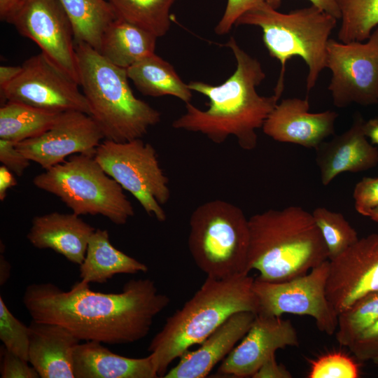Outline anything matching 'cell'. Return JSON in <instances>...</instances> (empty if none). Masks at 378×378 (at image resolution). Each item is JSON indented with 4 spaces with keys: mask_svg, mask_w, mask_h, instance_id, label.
Segmentation results:
<instances>
[{
    "mask_svg": "<svg viewBox=\"0 0 378 378\" xmlns=\"http://www.w3.org/2000/svg\"><path fill=\"white\" fill-rule=\"evenodd\" d=\"M78 84L90 115L104 139L126 142L141 139L160 122V113L133 93L127 71L85 43H76Z\"/></svg>",
    "mask_w": 378,
    "mask_h": 378,
    "instance_id": "obj_5",
    "label": "cell"
},
{
    "mask_svg": "<svg viewBox=\"0 0 378 378\" xmlns=\"http://www.w3.org/2000/svg\"><path fill=\"white\" fill-rule=\"evenodd\" d=\"M326 68L332 71L328 90L336 107L378 104V26L366 42L330 38Z\"/></svg>",
    "mask_w": 378,
    "mask_h": 378,
    "instance_id": "obj_11",
    "label": "cell"
},
{
    "mask_svg": "<svg viewBox=\"0 0 378 378\" xmlns=\"http://www.w3.org/2000/svg\"><path fill=\"white\" fill-rule=\"evenodd\" d=\"M353 198L356 211L368 217L378 207V177L364 176L356 184Z\"/></svg>",
    "mask_w": 378,
    "mask_h": 378,
    "instance_id": "obj_34",
    "label": "cell"
},
{
    "mask_svg": "<svg viewBox=\"0 0 378 378\" xmlns=\"http://www.w3.org/2000/svg\"><path fill=\"white\" fill-rule=\"evenodd\" d=\"M256 314L244 311L234 314L200 344L186 351L176 365L167 370L165 378H203L222 361L251 328Z\"/></svg>",
    "mask_w": 378,
    "mask_h": 378,
    "instance_id": "obj_19",
    "label": "cell"
},
{
    "mask_svg": "<svg viewBox=\"0 0 378 378\" xmlns=\"http://www.w3.org/2000/svg\"><path fill=\"white\" fill-rule=\"evenodd\" d=\"M299 343L290 320L256 314L248 331L222 360L217 372L227 377H252L276 350L298 346Z\"/></svg>",
    "mask_w": 378,
    "mask_h": 378,
    "instance_id": "obj_16",
    "label": "cell"
},
{
    "mask_svg": "<svg viewBox=\"0 0 378 378\" xmlns=\"http://www.w3.org/2000/svg\"><path fill=\"white\" fill-rule=\"evenodd\" d=\"M262 1L265 0H227L223 15L215 27V32L219 35L228 33L242 14Z\"/></svg>",
    "mask_w": 378,
    "mask_h": 378,
    "instance_id": "obj_37",
    "label": "cell"
},
{
    "mask_svg": "<svg viewBox=\"0 0 378 378\" xmlns=\"http://www.w3.org/2000/svg\"><path fill=\"white\" fill-rule=\"evenodd\" d=\"M79 86L41 52L26 59L15 78L0 88L1 104L13 101L52 112L77 111L90 115Z\"/></svg>",
    "mask_w": 378,
    "mask_h": 378,
    "instance_id": "obj_12",
    "label": "cell"
},
{
    "mask_svg": "<svg viewBox=\"0 0 378 378\" xmlns=\"http://www.w3.org/2000/svg\"><path fill=\"white\" fill-rule=\"evenodd\" d=\"M328 270L329 261L326 260L308 273L287 281L272 282L256 277L253 290L258 302L257 314L309 316L315 320L320 331L334 335L338 314L326 294Z\"/></svg>",
    "mask_w": 378,
    "mask_h": 378,
    "instance_id": "obj_10",
    "label": "cell"
},
{
    "mask_svg": "<svg viewBox=\"0 0 378 378\" xmlns=\"http://www.w3.org/2000/svg\"><path fill=\"white\" fill-rule=\"evenodd\" d=\"M176 0H108L118 18L162 37L171 26L170 9Z\"/></svg>",
    "mask_w": 378,
    "mask_h": 378,
    "instance_id": "obj_28",
    "label": "cell"
},
{
    "mask_svg": "<svg viewBox=\"0 0 378 378\" xmlns=\"http://www.w3.org/2000/svg\"><path fill=\"white\" fill-rule=\"evenodd\" d=\"M127 76L143 94L151 97L172 95L189 103L192 90L173 66L153 53L126 69Z\"/></svg>",
    "mask_w": 378,
    "mask_h": 378,
    "instance_id": "obj_25",
    "label": "cell"
},
{
    "mask_svg": "<svg viewBox=\"0 0 378 378\" xmlns=\"http://www.w3.org/2000/svg\"><path fill=\"white\" fill-rule=\"evenodd\" d=\"M157 38L151 32L117 18L104 30L98 52L113 64L127 69L155 53Z\"/></svg>",
    "mask_w": 378,
    "mask_h": 378,
    "instance_id": "obj_24",
    "label": "cell"
},
{
    "mask_svg": "<svg viewBox=\"0 0 378 378\" xmlns=\"http://www.w3.org/2000/svg\"><path fill=\"white\" fill-rule=\"evenodd\" d=\"M29 362L41 378H75L73 354L81 342L66 328L31 319Z\"/></svg>",
    "mask_w": 378,
    "mask_h": 378,
    "instance_id": "obj_21",
    "label": "cell"
},
{
    "mask_svg": "<svg viewBox=\"0 0 378 378\" xmlns=\"http://www.w3.org/2000/svg\"><path fill=\"white\" fill-rule=\"evenodd\" d=\"M364 119L356 113L349 130L322 142L316 149V162L323 186L344 172L359 173L378 164V149L363 131Z\"/></svg>",
    "mask_w": 378,
    "mask_h": 378,
    "instance_id": "obj_18",
    "label": "cell"
},
{
    "mask_svg": "<svg viewBox=\"0 0 378 378\" xmlns=\"http://www.w3.org/2000/svg\"><path fill=\"white\" fill-rule=\"evenodd\" d=\"M348 348L359 360L378 363V321L361 332Z\"/></svg>",
    "mask_w": 378,
    "mask_h": 378,
    "instance_id": "obj_35",
    "label": "cell"
},
{
    "mask_svg": "<svg viewBox=\"0 0 378 378\" xmlns=\"http://www.w3.org/2000/svg\"><path fill=\"white\" fill-rule=\"evenodd\" d=\"M38 188L51 193L76 215H102L125 225L134 209L122 186L108 175L94 156L75 154L45 169L33 179Z\"/></svg>",
    "mask_w": 378,
    "mask_h": 378,
    "instance_id": "obj_8",
    "label": "cell"
},
{
    "mask_svg": "<svg viewBox=\"0 0 378 378\" xmlns=\"http://www.w3.org/2000/svg\"><path fill=\"white\" fill-rule=\"evenodd\" d=\"M253 281L248 274L222 279L206 277L194 295L167 318L148 346L158 377H163L176 358L200 344L234 314H257Z\"/></svg>",
    "mask_w": 378,
    "mask_h": 378,
    "instance_id": "obj_4",
    "label": "cell"
},
{
    "mask_svg": "<svg viewBox=\"0 0 378 378\" xmlns=\"http://www.w3.org/2000/svg\"><path fill=\"white\" fill-rule=\"evenodd\" d=\"M337 20L312 4L283 13L262 1L242 14L234 25L261 28L265 46L281 64L274 94L279 99L284 89L286 63L295 56L301 57L308 66L307 92L314 88L326 68L327 46Z\"/></svg>",
    "mask_w": 378,
    "mask_h": 378,
    "instance_id": "obj_6",
    "label": "cell"
},
{
    "mask_svg": "<svg viewBox=\"0 0 378 378\" xmlns=\"http://www.w3.org/2000/svg\"><path fill=\"white\" fill-rule=\"evenodd\" d=\"M94 158L108 175L136 198L148 215L159 222L166 220L162 206L171 196L169 179L150 144L141 139L126 142L104 139Z\"/></svg>",
    "mask_w": 378,
    "mask_h": 378,
    "instance_id": "obj_9",
    "label": "cell"
},
{
    "mask_svg": "<svg viewBox=\"0 0 378 378\" xmlns=\"http://www.w3.org/2000/svg\"><path fill=\"white\" fill-rule=\"evenodd\" d=\"M308 97L288 98L277 104L265 121L263 132L272 139L314 148L335 134L338 113H311Z\"/></svg>",
    "mask_w": 378,
    "mask_h": 378,
    "instance_id": "obj_17",
    "label": "cell"
},
{
    "mask_svg": "<svg viewBox=\"0 0 378 378\" xmlns=\"http://www.w3.org/2000/svg\"><path fill=\"white\" fill-rule=\"evenodd\" d=\"M341 24L342 42L364 41L378 26V0H336Z\"/></svg>",
    "mask_w": 378,
    "mask_h": 378,
    "instance_id": "obj_29",
    "label": "cell"
},
{
    "mask_svg": "<svg viewBox=\"0 0 378 378\" xmlns=\"http://www.w3.org/2000/svg\"><path fill=\"white\" fill-rule=\"evenodd\" d=\"M75 378H155L153 356L129 358L116 354L96 341L80 342L73 354Z\"/></svg>",
    "mask_w": 378,
    "mask_h": 378,
    "instance_id": "obj_22",
    "label": "cell"
},
{
    "mask_svg": "<svg viewBox=\"0 0 378 378\" xmlns=\"http://www.w3.org/2000/svg\"><path fill=\"white\" fill-rule=\"evenodd\" d=\"M291 373L276 362L275 354L268 358L252 377L253 378H291Z\"/></svg>",
    "mask_w": 378,
    "mask_h": 378,
    "instance_id": "obj_39",
    "label": "cell"
},
{
    "mask_svg": "<svg viewBox=\"0 0 378 378\" xmlns=\"http://www.w3.org/2000/svg\"><path fill=\"white\" fill-rule=\"evenodd\" d=\"M6 167H0V200L4 201L7 195V190L17 185V181Z\"/></svg>",
    "mask_w": 378,
    "mask_h": 378,
    "instance_id": "obj_41",
    "label": "cell"
},
{
    "mask_svg": "<svg viewBox=\"0 0 378 378\" xmlns=\"http://www.w3.org/2000/svg\"><path fill=\"white\" fill-rule=\"evenodd\" d=\"M22 302L31 319L62 326L81 342L122 344L146 337L170 300L150 279H132L117 293L94 291L81 280L69 290L31 284Z\"/></svg>",
    "mask_w": 378,
    "mask_h": 378,
    "instance_id": "obj_1",
    "label": "cell"
},
{
    "mask_svg": "<svg viewBox=\"0 0 378 378\" xmlns=\"http://www.w3.org/2000/svg\"><path fill=\"white\" fill-rule=\"evenodd\" d=\"M368 217L378 223V207L371 211Z\"/></svg>",
    "mask_w": 378,
    "mask_h": 378,
    "instance_id": "obj_46",
    "label": "cell"
},
{
    "mask_svg": "<svg viewBox=\"0 0 378 378\" xmlns=\"http://www.w3.org/2000/svg\"><path fill=\"white\" fill-rule=\"evenodd\" d=\"M61 113L8 101L0 108V139L18 143L38 136L50 128Z\"/></svg>",
    "mask_w": 378,
    "mask_h": 378,
    "instance_id": "obj_27",
    "label": "cell"
},
{
    "mask_svg": "<svg viewBox=\"0 0 378 378\" xmlns=\"http://www.w3.org/2000/svg\"><path fill=\"white\" fill-rule=\"evenodd\" d=\"M365 135L371 141V144L378 146V118L365 121L363 124Z\"/></svg>",
    "mask_w": 378,
    "mask_h": 378,
    "instance_id": "obj_43",
    "label": "cell"
},
{
    "mask_svg": "<svg viewBox=\"0 0 378 378\" xmlns=\"http://www.w3.org/2000/svg\"><path fill=\"white\" fill-rule=\"evenodd\" d=\"M189 226L190 253L206 277L248 274V218L241 208L223 200L207 201L192 212Z\"/></svg>",
    "mask_w": 378,
    "mask_h": 378,
    "instance_id": "obj_7",
    "label": "cell"
},
{
    "mask_svg": "<svg viewBox=\"0 0 378 378\" xmlns=\"http://www.w3.org/2000/svg\"><path fill=\"white\" fill-rule=\"evenodd\" d=\"M74 29L75 43H85L97 51L106 27L118 18L106 0H59Z\"/></svg>",
    "mask_w": 378,
    "mask_h": 378,
    "instance_id": "obj_26",
    "label": "cell"
},
{
    "mask_svg": "<svg viewBox=\"0 0 378 378\" xmlns=\"http://www.w3.org/2000/svg\"><path fill=\"white\" fill-rule=\"evenodd\" d=\"M21 71L20 66H0V88L10 83L19 74Z\"/></svg>",
    "mask_w": 378,
    "mask_h": 378,
    "instance_id": "obj_42",
    "label": "cell"
},
{
    "mask_svg": "<svg viewBox=\"0 0 378 378\" xmlns=\"http://www.w3.org/2000/svg\"><path fill=\"white\" fill-rule=\"evenodd\" d=\"M0 340L6 349L29 361V328L13 315L0 296Z\"/></svg>",
    "mask_w": 378,
    "mask_h": 378,
    "instance_id": "obj_32",
    "label": "cell"
},
{
    "mask_svg": "<svg viewBox=\"0 0 378 378\" xmlns=\"http://www.w3.org/2000/svg\"><path fill=\"white\" fill-rule=\"evenodd\" d=\"M10 274V265L1 253L0 256V285L2 286L9 279Z\"/></svg>",
    "mask_w": 378,
    "mask_h": 378,
    "instance_id": "obj_45",
    "label": "cell"
},
{
    "mask_svg": "<svg viewBox=\"0 0 378 378\" xmlns=\"http://www.w3.org/2000/svg\"><path fill=\"white\" fill-rule=\"evenodd\" d=\"M22 0H0V19L6 20L10 13Z\"/></svg>",
    "mask_w": 378,
    "mask_h": 378,
    "instance_id": "obj_44",
    "label": "cell"
},
{
    "mask_svg": "<svg viewBox=\"0 0 378 378\" xmlns=\"http://www.w3.org/2000/svg\"><path fill=\"white\" fill-rule=\"evenodd\" d=\"M247 271L272 282L305 274L328 260L326 245L312 214L298 206L268 209L248 218Z\"/></svg>",
    "mask_w": 378,
    "mask_h": 378,
    "instance_id": "obj_3",
    "label": "cell"
},
{
    "mask_svg": "<svg viewBox=\"0 0 378 378\" xmlns=\"http://www.w3.org/2000/svg\"><path fill=\"white\" fill-rule=\"evenodd\" d=\"M104 135L88 114L69 111L62 112L55 123L44 132L16 144L28 160L47 169L64 162L75 154L94 156Z\"/></svg>",
    "mask_w": 378,
    "mask_h": 378,
    "instance_id": "obj_14",
    "label": "cell"
},
{
    "mask_svg": "<svg viewBox=\"0 0 378 378\" xmlns=\"http://www.w3.org/2000/svg\"><path fill=\"white\" fill-rule=\"evenodd\" d=\"M312 214L326 245L328 260L342 253L359 239L342 214L321 206Z\"/></svg>",
    "mask_w": 378,
    "mask_h": 378,
    "instance_id": "obj_31",
    "label": "cell"
},
{
    "mask_svg": "<svg viewBox=\"0 0 378 378\" xmlns=\"http://www.w3.org/2000/svg\"><path fill=\"white\" fill-rule=\"evenodd\" d=\"M17 144L13 141L0 139V162L13 174L21 176L29 166L30 160L18 150Z\"/></svg>",
    "mask_w": 378,
    "mask_h": 378,
    "instance_id": "obj_38",
    "label": "cell"
},
{
    "mask_svg": "<svg viewBox=\"0 0 378 378\" xmlns=\"http://www.w3.org/2000/svg\"><path fill=\"white\" fill-rule=\"evenodd\" d=\"M225 46L236 59L234 72L218 85L190 81L188 85L192 91L209 98V108L202 110L186 103V112L172 125L176 130L201 133L218 144L234 136L242 149L251 150L258 144L256 130L262 127L279 99L257 92L256 87L266 76L257 59L241 49L232 36Z\"/></svg>",
    "mask_w": 378,
    "mask_h": 378,
    "instance_id": "obj_2",
    "label": "cell"
},
{
    "mask_svg": "<svg viewBox=\"0 0 378 378\" xmlns=\"http://www.w3.org/2000/svg\"><path fill=\"white\" fill-rule=\"evenodd\" d=\"M377 321L378 291H375L360 298L338 314L336 340L340 345L348 347Z\"/></svg>",
    "mask_w": 378,
    "mask_h": 378,
    "instance_id": "obj_30",
    "label": "cell"
},
{
    "mask_svg": "<svg viewBox=\"0 0 378 378\" xmlns=\"http://www.w3.org/2000/svg\"><path fill=\"white\" fill-rule=\"evenodd\" d=\"M308 378H357L356 362L342 352L325 354L312 363Z\"/></svg>",
    "mask_w": 378,
    "mask_h": 378,
    "instance_id": "obj_33",
    "label": "cell"
},
{
    "mask_svg": "<svg viewBox=\"0 0 378 378\" xmlns=\"http://www.w3.org/2000/svg\"><path fill=\"white\" fill-rule=\"evenodd\" d=\"M6 22L78 83L74 29L59 0H22Z\"/></svg>",
    "mask_w": 378,
    "mask_h": 378,
    "instance_id": "obj_13",
    "label": "cell"
},
{
    "mask_svg": "<svg viewBox=\"0 0 378 378\" xmlns=\"http://www.w3.org/2000/svg\"><path fill=\"white\" fill-rule=\"evenodd\" d=\"M328 261L326 294L338 314L363 296L378 291V233L359 238Z\"/></svg>",
    "mask_w": 378,
    "mask_h": 378,
    "instance_id": "obj_15",
    "label": "cell"
},
{
    "mask_svg": "<svg viewBox=\"0 0 378 378\" xmlns=\"http://www.w3.org/2000/svg\"><path fill=\"white\" fill-rule=\"evenodd\" d=\"M79 216L73 212H52L35 216L27 238L34 247L50 248L80 265L95 228Z\"/></svg>",
    "mask_w": 378,
    "mask_h": 378,
    "instance_id": "obj_20",
    "label": "cell"
},
{
    "mask_svg": "<svg viewBox=\"0 0 378 378\" xmlns=\"http://www.w3.org/2000/svg\"><path fill=\"white\" fill-rule=\"evenodd\" d=\"M148 270L144 263L113 246L106 230L98 228L89 239L85 258L80 265V278L88 284H103L116 274Z\"/></svg>",
    "mask_w": 378,
    "mask_h": 378,
    "instance_id": "obj_23",
    "label": "cell"
},
{
    "mask_svg": "<svg viewBox=\"0 0 378 378\" xmlns=\"http://www.w3.org/2000/svg\"><path fill=\"white\" fill-rule=\"evenodd\" d=\"M1 378H38L40 377L29 362L1 347Z\"/></svg>",
    "mask_w": 378,
    "mask_h": 378,
    "instance_id": "obj_36",
    "label": "cell"
},
{
    "mask_svg": "<svg viewBox=\"0 0 378 378\" xmlns=\"http://www.w3.org/2000/svg\"><path fill=\"white\" fill-rule=\"evenodd\" d=\"M312 5L340 20V13L336 0H309ZM282 0H265V2L274 9H278Z\"/></svg>",
    "mask_w": 378,
    "mask_h": 378,
    "instance_id": "obj_40",
    "label": "cell"
}]
</instances>
